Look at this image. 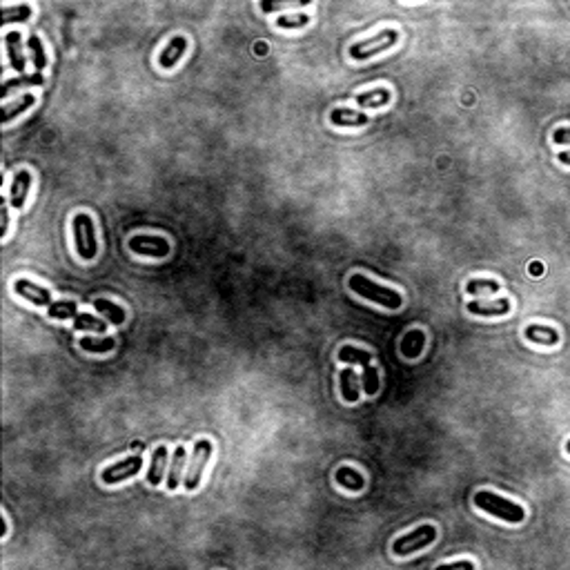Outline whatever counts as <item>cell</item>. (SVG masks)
Segmentation results:
<instances>
[{"instance_id": "e0dca14e", "label": "cell", "mask_w": 570, "mask_h": 570, "mask_svg": "<svg viewBox=\"0 0 570 570\" xmlns=\"http://www.w3.org/2000/svg\"><path fill=\"white\" fill-rule=\"evenodd\" d=\"M165 465H167V448L165 445H158V448L154 450V457H151L149 470H147V483L149 486H158V483L163 481Z\"/></svg>"}, {"instance_id": "484cf974", "label": "cell", "mask_w": 570, "mask_h": 570, "mask_svg": "<svg viewBox=\"0 0 570 570\" xmlns=\"http://www.w3.org/2000/svg\"><path fill=\"white\" fill-rule=\"evenodd\" d=\"M81 348L87 350V352H94V355H103V352H112V350L116 348V341H114V337H103V339L83 337Z\"/></svg>"}, {"instance_id": "f1b7e54d", "label": "cell", "mask_w": 570, "mask_h": 570, "mask_svg": "<svg viewBox=\"0 0 570 570\" xmlns=\"http://www.w3.org/2000/svg\"><path fill=\"white\" fill-rule=\"evenodd\" d=\"M52 319H76L78 317V310H76L74 301H54L50 308H47Z\"/></svg>"}, {"instance_id": "603a6c76", "label": "cell", "mask_w": 570, "mask_h": 570, "mask_svg": "<svg viewBox=\"0 0 570 570\" xmlns=\"http://www.w3.org/2000/svg\"><path fill=\"white\" fill-rule=\"evenodd\" d=\"M43 74L41 72H34V74H25V76H16V78L12 81H7L3 85V94L0 96L7 98L9 96V92L16 89V87H36V85H43Z\"/></svg>"}, {"instance_id": "cb8c5ba5", "label": "cell", "mask_w": 570, "mask_h": 570, "mask_svg": "<svg viewBox=\"0 0 570 570\" xmlns=\"http://www.w3.org/2000/svg\"><path fill=\"white\" fill-rule=\"evenodd\" d=\"M94 308H96L109 323H114V326H120V323L125 321V310L107 299H96L94 301Z\"/></svg>"}, {"instance_id": "8992f818", "label": "cell", "mask_w": 570, "mask_h": 570, "mask_svg": "<svg viewBox=\"0 0 570 570\" xmlns=\"http://www.w3.org/2000/svg\"><path fill=\"white\" fill-rule=\"evenodd\" d=\"M212 450H214V445H212L210 439L196 441L194 452H192V463H189V472H187V477L183 481L185 490H196L198 486H201L203 470H205L207 461H210V457H212Z\"/></svg>"}, {"instance_id": "9c48e42d", "label": "cell", "mask_w": 570, "mask_h": 570, "mask_svg": "<svg viewBox=\"0 0 570 570\" xmlns=\"http://www.w3.org/2000/svg\"><path fill=\"white\" fill-rule=\"evenodd\" d=\"M14 292L18 294V297H23L25 301H30L34 303V306H47L50 308L52 306V292L43 288V285H36L34 281L30 279H18L14 281Z\"/></svg>"}, {"instance_id": "ba28073f", "label": "cell", "mask_w": 570, "mask_h": 570, "mask_svg": "<svg viewBox=\"0 0 570 570\" xmlns=\"http://www.w3.org/2000/svg\"><path fill=\"white\" fill-rule=\"evenodd\" d=\"M140 468H142V457H127V459H120L116 463H112L109 468L103 470L101 479H103V483L114 486V483H120V481H127L131 477H136V474L140 472Z\"/></svg>"}, {"instance_id": "2e32d148", "label": "cell", "mask_w": 570, "mask_h": 570, "mask_svg": "<svg viewBox=\"0 0 570 570\" xmlns=\"http://www.w3.org/2000/svg\"><path fill=\"white\" fill-rule=\"evenodd\" d=\"M390 101H392V94L386 87H374V89H366L357 94V105L361 107H383Z\"/></svg>"}, {"instance_id": "5b68a950", "label": "cell", "mask_w": 570, "mask_h": 570, "mask_svg": "<svg viewBox=\"0 0 570 570\" xmlns=\"http://www.w3.org/2000/svg\"><path fill=\"white\" fill-rule=\"evenodd\" d=\"M434 539H436V528L425 524V526L414 528L412 533L397 537V539L392 541V553L399 555V557L412 555V553H416V550L427 548Z\"/></svg>"}, {"instance_id": "1f68e13d", "label": "cell", "mask_w": 570, "mask_h": 570, "mask_svg": "<svg viewBox=\"0 0 570 570\" xmlns=\"http://www.w3.org/2000/svg\"><path fill=\"white\" fill-rule=\"evenodd\" d=\"M310 23V16L308 14H285V16H279L277 18V27L281 30H301V27H306Z\"/></svg>"}, {"instance_id": "ffe728a7", "label": "cell", "mask_w": 570, "mask_h": 570, "mask_svg": "<svg viewBox=\"0 0 570 570\" xmlns=\"http://www.w3.org/2000/svg\"><path fill=\"white\" fill-rule=\"evenodd\" d=\"M34 103H36L34 94H25V96L18 98L16 103H7V105H3V125H9L16 116H21V114H25L30 107H34Z\"/></svg>"}, {"instance_id": "9a60e30c", "label": "cell", "mask_w": 570, "mask_h": 570, "mask_svg": "<svg viewBox=\"0 0 570 570\" xmlns=\"http://www.w3.org/2000/svg\"><path fill=\"white\" fill-rule=\"evenodd\" d=\"M425 348V332L423 330H410L401 339V355L405 359H416Z\"/></svg>"}, {"instance_id": "4dcf8cb0", "label": "cell", "mask_w": 570, "mask_h": 570, "mask_svg": "<svg viewBox=\"0 0 570 570\" xmlns=\"http://www.w3.org/2000/svg\"><path fill=\"white\" fill-rule=\"evenodd\" d=\"M74 328L76 330H89V332H105L107 330V321H101L92 315H78L74 319Z\"/></svg>"}, {"instance_id": "836d02e7", "label": "cell", "mask_w": 570, "mask_h": 570, "mask_svg": "<svg viewBox=\"0 0 570 570\" xmlns=\"http://www.w3.org/2000/svg\"><path fill=\"white\" fill-rule=\"evenodd\" d=\"M553 140L557 145H566V142H570V127H557L553 131Z\"/></svg>"}, {"instance_id": "277c9868", "label": "cell", "mask_w": 570, "mask_h": 570, "mask_svg": "<svg viewBox=\"0 0 570 570\" xmlns=\"http://www.w3.org/2000/svg\"><path fill=\"white\" fill-rule=\"evenodd\" d=\"M397 41H399L397 30H383L372 38H366V41L355 43L352 47H350V56H352L355 61H368V59H372L374 54H381L386 50H390L392 45H397Z\"/></svg>"}, {"instance_id": "d6986e66", "label": "cell", "mask_w": 570, "mask_h": 570, "mask_svg": "<svg viewBox=\"0 0 570 570\" xmlns=\"http://www.w3.org/2000/svg\"><path fill=\"white\" fill-rule=\"evenodd\" d=\"M526 339L530 341V344H539V346H557L559 344L557 330L548 328V326H528L526 328Z\"/></svg>"}, {"instance_id": "44dd1931", "label": "cell", "mask_w": 570, "mask_h": 570, "mask_svg": "<svg viewBox=\"0 0 570 570\" xmlns=\"http://www.w3.org/2000/svg\"><path fill=\"white\" fill-rule=\"evenodd\" d=\"M185 461H187V450L183 448V445H178V448L174 450V459H172V465H169V474H167V481H165L169 490L178 488V481H180V474H183Z\"/></svg>"}, {"instance_id": "e575fe53", "label": "cell", "mask_w": 570, "mask_h": 570, "mask_svg": "<svg viewBox=\"0 0 570 570\" xmlns=\"http://www.w3.org/2000/svg\"><path fill=\"white\" fill-rule=\"evenodd\" d=\"M434 570H474V564L472 562H454V564H441Z\"/></svg>"}, {"instance_id": "7a4b0ae2", "label": "cell", "mask_w": 570, "mask_h": 570, "mask_svg": "<svg viewBox=\"0 0 570 570\" xmlns=\"http://www.w3.org/2000/svg\"><path fill=\"white\" fill-rule=\"evenodd\" d=\"M350 290L357 292L359 297H363L368 301L377 303V306L381 308H388V310H399L401 308V294L394 292L392 288H386V285H379L374 281H370L363 274H355V277H350Z\"/></svg>"}, {"instance_id": "f546056e", "label": "cell", "mask_w": 570, "mask_h": 570, "mask_svg": "<svg viewBox=\"0 0 570 570\" xmlns=\"http://www.w3.org/2000/svg\"><path fill=\"white\" fill-rule=\"evenodd\" d=\"M499 288L501 285L495 279H472V281H468V285H465V292L477 297V294H492V292H497Z\"/></svg>"}, {"instance_id": "ac0fdd59", "label": "cell", "mask_w": 570, "mask_h": 570, "mask_svg": "<svg viewBox=\"0 0 570 570\" xmlns=\"http://www.w3.org/2000/svg\"><path fill=\"white\" fill-rule=\"evenodd\" d=\"M339 383H341V392H344V399L350 403L359 401V377L352 368H346L339 372Z\"/></svg>"}, {"instance_id": "5bb4252c", "label": "cell", "mask_w": 570, "mask_h": 570, "mask_svg": "<svg viewBox=\"0 0 570 570\" xmlns=\"http://www.w3.org/2000/svg\"><path fill=\"white\" fill-rule=\"evenodd\" d=\"M468 312L470 315H479V317H503L510 312V301L508 299H499V301H490V303L470 301Z\"/></svg>"}, {"instance_id": "52a82bcc", "label": "cell", "mask_w": 570, "mask_h": 570, "mask_svg": "<svg viewBox=\"0 0 570 570\" xmlns=\"http://www.w3.org/2000/svg\"><path fill=\"white\" fill-rule=\"evenodd\" d=\"M129 250L140 256H149V259H165L169 254V243L163 236H147L138 234L129 239Z\"/></svg>"}, {"instance_id": "d6a6232c", "label": "cell", "mask_w": 570, "mask_h": 570, "mask_svg": "<svg viewBox=\"0 0 570 570\" xmlns=\"http://www.w3.org/2000/svg\"><path fill=\"white\" fill-rule=\"evenodd\" d=\"M363 388H366V392L372 397L379 392V370L377 368H372V366L363 368Z\"/></svg>"}, {"instance_id": "74e56055", "label": "cell", "mask_w": 570, "mask_h": 570, "mask_svg": "<svg viewBox=\"0 0 570 570\" xmlns=\"http://www.w3.org/2000/svg\"><path fill=\"white\" fill-rule=\"evenodd\" d=\"M530 272H533V274H541V263H533V265H530Z\"/></svg>"}, {"instance_id": "4fadbf2b", "label": "cell", "mask_w": 570, "mask_h": 570, "mask_svg": "<svg viewBox=\"0 0 570 570\" xmlns=\"http://www.w3.org/2000/svg\"><path fill=\"white\" fill-rule=\"evenodd\" d=\"M5 45H7V54H9V63H12V67L18 72V76H25L23 36L18 34V32H9L5 36Z\"/></svg>"}, {"instance_id": "4316f807", "label": "cell", "mask_w": 570, "mask_h": 570, "mask_svg": "<svg viewBox=\"0 0 570 570\" xmlns=\"http://www.w3.org/2000/svg\"><path fill=\"white\" fill-rule=\"evenodd\" d=\"M27 47H30V52H32V61H34L36 72H43L47 67V54H45L43 41L38 36H30L27 38Z\"/></svg>"}, {"instance_id": "83f0119b", "label": "cell", "mask_w": 570, "mask_h": 570, "mask_svg": "<svg viewBox=\"0 0 570 570\" xmlns=\"http://www.w3.org/2000/svg\"><path fill=\"white\" fill-rule=\"evenodd\" d=\"M0 16H3V25H7V23H27L32 18V7H27V5L5 7L3 12H0Z\"/></svg>"}, {"instance_id": "7c38bea8", "label": "cell", "mask_w": 570, "mask_h": 570, "mask_svg": "<svg viewBox=\"0 0 570 570\" xmlns=\"http://www.w3.org/2000/svg\"><path fill=\"white\" fill-rule=\"evenodd\" d=\"M330 120L337 127H361L368 123V114L357 112L352 107H335L330 114Z\"/></svg>"}, {"instance_id": "3957f363", "label": "cell", "mask_w": 570, "mask_h": 570, "mask_svg": "<svg viewBox=\"0 0 570 570\" xmlns=\"http://www.w3.org/2000/svg\"><path fill=\"white\" fill-rule=\"evenodd\" d=\"M72 230H74V243L76 252L81 259L92 261L98 252V241H96V230H94V221L89 214H76L72 218Z\"/></svg>"}, {"instance_id": "7402d4cb", "label": "cell", "mask_w": 570, "mask_h": 570, "mask_svg": "<svg viewBox=\"0 0 570 570\" xmlns=\"http://www.w3.org/2000/svg\"><path fill=\"white\" fill-rule=\"evenodd\" d=\"M337 483L344 486L346 490H355V492L366 488V479L355 468H350V465H344V468L337 470Z\"/></svg>"}, {"instance_id": "30bf717a", "label": "cell", "mask_w": 570, "mask_h": 570, "mask_svg": "<svg viewBox=\"0 0 570 570\" xmlns=\"http://www.w3.org/2000/svg\"><path fill=\"white\" fill-rule=\"evenodd\" d=\"M185 50H187V38L185 36H174L172 41L163 47V52L158 54V65L163 70H172L174 65L183 59Z\"/></svg>"}, {"instance_id": "d590c367", "label": "cell", "mask_w": 570, "mask_h": 570, "mask_svg": "<svg viewBox=\"0 0 570 570\" xmlns=\"http://www.w3.org/2000/svg\"><path fill=\"white\" fill-rule=\"evenodd\" d=\"M0 214H3V227H0V236H7V230H9V212H7V203H3V210H0Z\"/></svg>"}, {"instance_id": "6da1fadb", "label": "cell", "mask_w": 570, "mask_h": 570, "mask_svg": "<svg viewBox=\"0 0 570 570\" xmlns=\"http://www.w3.org/2000/svg\"><path fill=\"white\" fill-rule=\"evenodd\" d=\"M474 506L501 521H508V524H521L526 517L524 508L517 506L515 501L499 497L490 490H479L477 495H474Z\"/></svg>"}, {"instance_id": "f35d334b", "label": "cell", "mask_w": 570, "mask_h": 570, "mask_svg": "<svg viewBox=\"0 0 570 570\" xmlns=\"http://www.w3.org/2000/svg\"><path fill=\"white\" fill-rule=\"evenodd\" d=\"M566 452H568V454H570V439H568V441H566Z\"/></svg>"}, {"instance_id": "d4e9b609", "label": "cell", "mask_w": 570, "mask_h": 570, "mask_svg": "<svg viewBox=\"0 0 570 570\" xmlns=\"http://www.w3.org/2000/svg\"><path fill=\"white\" fill-rule=\"evenodd\" d=\"M339 361H344V363H359V366L368 368L370 361H372V355L361 348H355V346H344L339 350Z\"/></svg>"}, {"instance_id": "8d00e7d4", "label": "cell", "mask_w": 570, "mask_h": 570, "mask_svg": "<svg viewBox=\"0 0 570 570\" xmlns=\"http://www.w3.org/2000/svg\"><path fill=\"white\" fill-rule=\"evenodd\" d=\"M557 158L562 160L564 165H570V151H562V154H559Z\"/></svg>"}, {"instance_id": "8fae6325", "label": "cell", "mask_w": 570, "mask_h": 570, "mask_svg": "<svg viewBox=\"0 0 570 570\" xmlns=\"http://www.w3.org/2000/svg\"><path fill=\"white\" fill-rule=\"evenodd\" d=\"M32 180H34L32 172H27V169L16 172L14 183H12V192H9V203H12L16 210H23L25 207L27 194H30V187H32Z\"/></svg>"}]
</instances>
